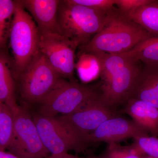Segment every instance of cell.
<instances>
[{"mask_svg": "<svg viewBox=\"0 0 158 158\" xmlns=\"http://www.w3.org/2000/svg\"><path fill=\"white\" fill-rule=\"evenodd\" d=\"M152 36L117 9L109 14L103 28L88 43L79 47L78 53L123 54Z\"/></svg>", "mask_w": 158, "mask_h": 158, "instance_id": "1", "label": "cell"}, {"mask_svg": "<svg viewBox=\"0 0 158 158\" xmlns=\"http://www.w3.org/2000/svg\"><path fill=\"white\" fill-rule=\"evenodd\" d=\"M109 14L70 0L60 1L57 15L58 33L80 47L88 43L91 37L103 28Z\"/></svg>", "mask_w": 158, "mask_h": 158, "instance_id": "2", "label": "cell"}, {"mask_svg": "<svg viewBox=\"0 0 158 158\" xmlns=\"http://www.w3.org/2000/svg\"><path fill=\"white\" fill-rule=\"evenodd\" d=\"M9 38L13 56V76L16 79L39 51L37 26L19 1H15Z\"/></svg>", "mask_w": 158, "mask_h": 158, "instance_id": "3", "label": "cell"}, {"mask_svg": "<svg viewBox=\"0 0 158 158\" xmlns=\"http://www.w3.org/2000/svg\"><path fill=\"white\" fill-rule=\"evenodd\" d=\"M98 92L93 87L60 78L54 88L38 104V113L55 117L73 113Z\"/></svg>", "mask_w": 158, "mask_h": 158, "instance_id": "4", "label": "cell"}, {"mask_svg": "<svg viewBox=\"0 0 158 158\" xmlns=\"http://www.w3.org/2000/svg\"><path fill=\"white\" fill-rule=\"evenodd\" d=\"M61 77L39 51L16 79L23 100L31 105H38Z\"/></svg>", "mask_w": 158, "mask_h": 158, "instance_id": "5", "label": "cell"}, {"mask_svg": "<svg viewBox=\"0 0 158 158\" xmlns=\"http://www.w3.org/2000/svg\"><path fill=\"white\" fill-rule=\"evenodd\" d=\"M117 116L116 110L105 104L99 92L73 113L55 117L88 146L86 141L88 135L106 120Z\"/></svg>", "mask_w": 158, "mask_h": 158, "instance_id": "6", "label": "cell"}, {"mask_svg": "<svg viewBox=\"0 0 158 158\" xmlns=\"http://www.w3.org/2000/svg\"><path fill=\"white\" fill-rule=\"evenodd\" d=\"M14 126L13 137L8 148L9 152L20 158H45L49 155L28 111L19 106L12 111Z\"/></svg>", "mask_w": 158, "mask_h": 158, "instance_id": "7", "label": "cell"}, {"mask_svg": "<svg viewBox=\"0 0 158 158\" xmlns=\"http://www.w3.org/2000/svg\"><path fill=\"white\" fill-rule=\"evenodd\" d=\"M33 118L43 144L51 154L66 153L71 150L81 152L88 147L56 117L38 113L34 114Z\"/></svg>", "mask_w": 158, "mask_h": 158, "instance_id": "8", "label": "cell"}, {"mask_svg": "<svg viewBox=\"0 0 158 158\" xmlns=\"http://www.w3.org/2000/svg\"><path fill=\"white\" fill-rule=\"evenodd\" d=\"M77 45L59 33L40 36L39 51L62 78L74 81L76 51Z\"/></svg>", "mask_w": 158, "mask_h": 158, "instance_id": "9", "label": "cell"}, {"mask_svg": "<svg viewBox=\"0 0 158 158\" xmlns=\"http://www.w3.org/2000/svg\"><path fill=\"white\" fill-rule=\"evenodd\" d=\"M139 62L130 58L129 62L124 67L113 74L107 82L101 84L100 93L105 104L116 110V108L125 104L131 98L136 79L141 69Z\"/></svg>", "mask_w": 158, "mask_h": 158, "instance_id": "10", "label": "cell"}, {"mask_svg": "<svg viewBox=\"0 0 158 158\" xmlns=\"http://www.w3.org/2000/svg\"><path fill=\"white\" fill-rule=\"evenodd\" d=\"M148 136L132 120L118 116L106 120L95 131L88 135L86 143L90 144L105 142L109 144L117 143L130 138Z\"/></svg>", "mask_w": 158, "mask_h": 158, "instance_id": "11", "label": "cell"}, {"mask_svg": "<svg viewBox=\"0 0 158 158\" xmlns=\"http://www.w3.org/2000/svg\"><path fill=\"white\" fill-rule=\"evenodd\" d=\"M21 5L27 9L35 22L40 35L58 33L57 15L59 0H21Z\"/></svg>", "mask_w": 158, "mask_h": 158, "instance_id": "12", "label": "cell"}, {"mask_svg": "<svg viewBox=\"0 0 158 158\" xmlns=\"http://www.w3.org/2000/svg\"><path fill=\"white\" fill-rule=\"evenodd\" d=\"M131 98L158 108V65H144L133 88Z\"/></svg>", "mask_w": 158, "mask_h": 158, "instance_id": "13", "label": "cell"}, {"mask_svg": "<svg viewBox=\"0 0 158 158\" xmlns=\"http://www.w3.org/2000/svg\"><path fill=\"white\" fill-rule=\"evenodd\" d=\"M123 112L132 118L135 123L153 137L158 136V108L147 103L130 98L125 105Z\"/></svg>", "mask_w": 158, "mask_h": 158, "instance_id": "14", "label": "cell"}, {"mask_svg": "<svg viewBox=\"0 0 158 158\" xmlns=\"http://www.w3.org/2000/svg\"><path fill=\"white\" fill-rule=\"evenodd\" d=\"M13 62L6 48L0 49V102L11 111L19 107L15 96Z\"/></svg>", "mask_w": 158, "mask_h": 158, "instance_id": "15", "label": "cell"}, {"mask_svg": "<svg viewBox=\"0 0 158 158\" xmlns=\"http://www.w3.org/2000/svg\"><path fill=\"white\" fill-rule=\"evenodd\" d=\"M122 15L153 36L158 35V1L153 0L131 12Z\"/></svg>", "mask_w": 158, "mask_h": 158, "instance_id": "16", "label": "cell"}, {"mask_svg": "<svg viewBox=\"0 0 158 158\" xmlns=\"http://www.w3.org/2000/svg\"><path fill=\"white\" fill-rule=\"evenodd\" d=\"M102 69V60L98 54L78 53L75 63L76 70L80 80L84 83L92 81L100 76Z\"/></svg>", "mask_w": 158, "mask_h": 158, "instance_id": "17", "label": "cell"}, {"mask_svg": "<svg viewBox=\"0 0 158 158\" xmlns=\"http://www.w3.org/2000/svg\"><path fill=\"white\" fill-rule=\"evenodd\" d=\"M123 54L144 65H158V35L151 36Z\"/></svg>", "mask_w": 158, "mask_h": 158, "instance_id": "18", "label": "cell"}, {"mask_svg": "<svg viewBox=\"0 0 158 158\" xmlns=\"http://www.w3.org/2000/svg\"><path fill=\"white\" fill-rule=\"evenodd\" d=\"M96 54L99 55L102 60L101 84L107 82L113 74L124 67L130 60V57L123 54Z\"/></svg>", "mask_w": 158, "mask_h": 158, "instance_id": "19", "label": "cell"}, {"mask_svg": "<svg viewBox=\"0 0 158 158\" xmlns=\"http://www.w3.org/2000/svg\"><path fill=\"white\" fill-rule=\"evenodd\" d=\"M14 115L4 104L0 113V151H5L11 144L14 131Z\"/></svg>", "mask_w": 158, "mask_h": 158, "instance_id": "20", "label": "cell"}, {"mask_svg": "<svg viewBox=\"0 0 158 158\" xmlns=\"http://www.w3.org/2000/svg\"><path fill=\"white\" fill-rule=\"evenodd\" d=\"M16 2L0 0V49L6 48Z\"/></svg>", "mask_w": 158, "mask_h": 158, "instance_id": "21", "label": "cell"}, {"mask_svg": "<svg viewBox=\"0 0 158 158\" xmlns=\"http://www.w3.org/2000/svg\"><path fill=\"white\" fill-rule=\"evenodd\" d=\"M134 143L145 155L158 158V138L149 136L134 138Z\"/></svg>", "mask_w": 158, "mask_h": 158, "instance_id": "22", "label": "cell"}, {"mask_svg": "<svg viewBox=\"0 0 158 158\" xmlns=\"http://www.w3.org/2000/svg\"><path fill=\"white\" fill-rule=\"evenodd\" d=\"M72 2L109 14L115 11V0H70Z\"/></svg>", "mask_w": 158, "mask_h": 158, "instance_id": "23", "label": "cell"}, {"mask_svg": "<svg viewBox=\"0 0 158 158\" xmlns=\"http://www.w3.org/2000/svg\"><path fill=\"white\" fill-rule=\"evenodd\" d=\"M100 158H142V157L133 155L129 146H122L117 143L109 144L106 149Z\"/></svg>", "mask_w": 158, "mask_h": 158, "instance_id": "24", "label": "cell"}, {"mask_svg": "<svg viewBox=\"0 0 158 158\" xmlns=\"http://www.w3.org/2000/svg\"><path fill=\"white\" fill-rule=\"evenodd\" d=\"M153 0H115V5L122 14H127Z\"/></svg>", "mask_w": 158, "mask_h": 158, "instance_id": "25", "label": "cell"}, {"mask_svg": "<svg viewBox=\"0 0 158 158\" xmlns=\"http://www.w3.org/2000/svg\"><path fill=\"white\" fill-rule=\"evenodd\" d=\"M45 158H81L77 156L69 154L68 153L61 154L52 155H48Z\"/></svg>", "mask_w": 158, "mask_h": 158, "instance_id": "26", "label": "cell"}, {"mask_svg": "<svg viewBox=\"0 0 158 158\" xmlns=\"http://www.w3.org/2000/svg\"><path fill=\"white\" fill-rule=\"evenodd\" d=\"M0 158H20L10 152L0 151Z\"/></svg>", "mask_w": 158, "mask_h": 158, "instance_id": "27", "label": "cell"}, {"mask_svg": "<svg viewBox=\"0 0 158 158\" xmlns=\"http://www.w3.org/2000/svg\"><path fill=\"white\" fill-rule=\"evenodd\" d=\"M4 103L0 102V113H1V110H2V108L3 105Z\"/></svg>", "mask_w": 158, "mask_h": 158, "instance_id": "28", "label": "cell"}, {"mask_svg": "<svg viewBox=\"0 0 158 158\" xmlns=\"http://www.w3.org/2000/svg\"><path fill=\"white\" fill-rule=\"evenodd\" d=\"M142 158H154L152 157L149 156H147V155H144L142 156Z\"/></svg>", "mask_w": 158, "mask_h": 158, "instance_id": "29", "label": "cell"}, {"mask_svg": "<svg viewBox=\"0 0 158 158\" xmlns=\"http://www.w3.org/2000/svg\"><path fill=\"white\" fill-rule=\"evenodd\" d=\"M87 158H100L98 156H90L88 157Z\"/></svg>", "mask_w": 158, "mask_h": 158, "instance_id": "30", "label": "cell"}]
</instances>
